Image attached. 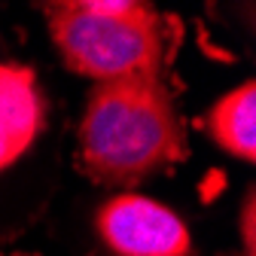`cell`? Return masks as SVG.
Returning <instances> with one entry per match:
<instances>
[{"instance_id": "1", "label": "cell", "mask_w": 256, "mask_h": 256, "mask_svg": "<svg viewBox=\"0 0 256 256\" xmlns=\"http://www.w3.org/2000/svg\"><path fill=\"white\" fill-rule=\"evenodd\" d=\"M186 156L183 125L162 80L94 82L80 122L82 171L104 186H134Z\"/></svg>"}, {"instance_id": "2", "label": "cell", "mask_w": 256, "mask_h": 256, "mask_svg": "<svg viewBox=\"0 0 256 256\" xmlns=\"http://www.w3.org/2000/svg\"><path fill=\"white\" fill-rule=\"evenodd\" d=\"M49 37L80 76L94 82L150 76L162 80L168 68L171 30L150 4L134 0H61L43 4Z\"/></svg>"}, {"instance_id": "3", "label": "cell", "mask_w": 256, "mask_h": 256, "mask_svg": "<svg viewBox=\"0 0 256 256\" xmlns=\"http://www.w3.org/2000/svg\"><path fill=\"white\" fill-rule=\"evenodd\" d=\"M94 229L116 256H189L192 238L186 222L146 196L122 192L101 204Z\"/></svg>"}, {"instance_id": "4", "label": "cell", "mask_w": 256, "mask_h": 256, "mask_svg": "<svg viewBox=\"0 0 256 256\" xmlns=\"http://www.w3.org/2000/svg\"><path fill=\"white\" fill-rule=\"evenodd\" d=\"M46 125V98L24 64H0V171L16 165Z\"/></svg>"}, {"instance_id": "5", "label": "cell", "mask_w": 256, "mask_h": 256, "mask_svg": "<svg viewBox=\"0 0 256 256\" xmlns=\"http://www.w3.org/2000/svg\"><path fill=\"white\" fill-rule=\"evenodd\" d=\"M253 122H256V86L253 80H247L210 104L204 116V132L229 156L253 162L256 158V125Z\"/></svg>"}, {"instance_id": "6", "label": "cell", "mask_w": 256, "mask_h": 256, "mask_svg": "<svg viewBox=\"0 0 256 256\" xmlns=\"http://www.w3.org/2000/svg\"><path fill=\"white\" fill-rule=\"evenodd\" d=\"M256 198L253 189L247 192V198L241 204V238H244V256H256Z\"/></svg>"}, {"instance_id": "7", "label": "cell", "mask_w": 256, "mask_h": 256, "mask_svg": "<svg viewBox=\"0 0 256 256\" xmlns=\"http://www.w3.org/2000/svg\"><path fill=\"white\" fill-rule=\"evenodd\" d=\"M241 256H244V253H241Z\"/></svg>"}]
</instances>
